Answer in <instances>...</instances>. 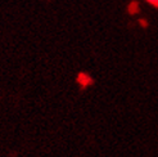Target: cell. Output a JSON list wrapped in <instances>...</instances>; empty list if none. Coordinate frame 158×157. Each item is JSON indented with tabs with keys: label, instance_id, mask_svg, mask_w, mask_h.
Here are the masks:
<instances>
[{
	"label": "cell",
	"instance_id": "1",
	"mask_svg": "<svg viewBox=\"0 0 158 157\" xmlns=\"http://www.w3.org/2000/svg\"><path fill=\"white\" fill-rule=\"evenodd\" d=\"M76 81H77L78 85L81 86V89H86V88H89V86H91L94 84V78L89 74L80 72L76 77Z\"/></svg>",
	"mask_w": 158,
	"mask_h": 157
},
{
	"label": "cell",
	"instance_id": "2",
	"mask_svg": "<svg viewBox=\"0 0 158 157\" xmlns=\"http://www.w3.org/2000/svg\"><path fill=\"white\" fill-rule=\"evenodd\" d=\"M147 3H149L151 5H153V6H157L158 8V0H145Z\"/></svg>",
	"mask_w": 158,
	"mask_h": 157
}]
</instances>
